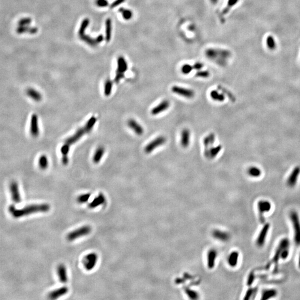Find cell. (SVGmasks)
Masks as SVG:
<instances>
[{
    "instance_id": "cell-1",
    "label": "cell",
    "mask_w": 300,
    "mask_h": 300,
    "mask_svg": "<svg viewBox=\"0 0 300 300\" xmlns=\"http://www.w3.org/2000/svg\"><path fill=\"white\" fill-rule=\"evenodd\" d=\"M50 209V206L47 203L31 205L21 209L16 208L14 205H11L8 208L10 212L15 218H19L35 213L46 212Z\"/></svg>"
},
{
    "instance_id": "cell-2",
    "label": "cell",
    "mask_w": 300,
    "mask_h": 300,
    "mask_svg": "<svg viewBox=\"0 0 300 300\" xmlns=\"http://www.w3.org/2000/svg\"><path fill=\"white\" fill-rule=\"evenodd\" d=\"M205 55L211 60H216L219 58V64L224 65L225 61L231 56V53L228 50L208 49L205 51Z\"/></svg>"
},
{
    "instance_id": "cell-3",
    "label": "cell",
    "mask_w": 300,
    "mask_h": 300,
    "mask_svg": "<svg viewBox=\"0 0 300 300\" xmlns=\"http://www.w3.org/2000/svg\"><path fill=\"white\" fill-rule=\"evenodd\" d=\"M290 217L294 228V242L297 246H300V220L299 215L296 211H292L290 212Z\"/></svg>"
},
{
    "instance_id": "cell-4",
    "label": "cell",
    "mask_w": 300,
    "mask_h": 300,
    "mask_svg": "<svg viewBox=\"0 0 300 300\" xmlns=\"http://www.w3.org/2000/svg\"><path fill=\"white\" fill-rule=\"evenodd\" d=\"M289 246H290V242H289V240H288V238H285L283 239H282L281 241H280L279 245L277 249V250L275 252V255L273 257L272 261L271 262L268 263L266 266L265 267V269H269V267H271V265L272 263H274L275 265V266H276V269H277V264L278 262V261H279V259L280 258V255H281V252L282 250H283V249H286V248H289Z\"/></svg>"
},
{
    "instance_id": "cell-5",
    "label": "cell",
    "mask_w": 300,
    "mask_h": 300,
    "mask_svg": "<svg viewBox=\"0 0 300 300\" xmlns=\"http://www.w3.org/2000/svg\"><path fill=\"white\" fill-rule=\"evenodd\" d=\"M91 231L92 228L90 226H83L73 231L69 232L67 235V240L69 241H74L79 238L89 235Z\"/></svg>"
},
{
    "instance_id": "cell-6",
    "label": "cell",
    "mask_w": 300,
    "mask_h": 300,
    "mask_svg": "<svg viewBox=\"0 0 300 300\" xmlns=\"http://www.w3.org/2000/svg\"><path fill=\"white\" fill-rule=\"evenodd\" d=\"M166 138L163 136H160L153 140L149 144H147L144 148V151L147 153H150L156 148L162 146L166 143Z\"/></svg>"
},
{
    "instance_id": "cell-7",
    "label": "cell",
    "mask_w": 300,
    "mask_h": 300,
    "mask_svg": "<svg viewBox=\"0 0 300 300\" xmlns=\"http://www.w3.org/2000/svg\"><path fill=\"white\" fill-rule=\"evenodd\" d=\"M257 207L260 221L262 224H264L265 222V219L263 216V214L264 213L268 212L271 210L272 207L271 204L268 201L261 200L258 202Z\"/></svg>"
},
{
    "instance_id": "cell-8",
    "label": "cell",
    "mask_w": 300,
    "mask_h": 300,
    "mask_svg": "<svg viewBox=\"0 0 300 300\" xmlns=\"http://www.w3.org/2000/svg\"><path fill=\"white\" fill-rule=\"evenodd\" d=\"M98 256L94 252L90 253L86 255L83 258V265L85 269L88 271H91L94 269L97 262Z\"/></svg>"
},
{
    "instance_id": "cell-9",
    "label": "cell",
    "mask_w": 300,
    "mask_h": 300,
    "mask_svg": "<svg viewBox=\"0 0 300 300\" xmlns=\"http://www.w3.org/2000/svg\"><path fill=\"white\" fill-rule=\"evenodd\" d=\"M171 90L173 93L187 99H192L194 96V92L191 89L182 88L178 86H174Z\"/></svg>"
},
{
    "instance_id": "cell-10",
    "label": "cell",
    "mask_w": 300,
    "mask_h": 300,
    "mask_svg": "<svg viewBox=\"0 0 300 300\" xmlns=\"http://www.w3.org/2000/svg\"><path fill=\"white\" fill-rule=\"evenodd\" d=\"M127 69V65L123 58H119L118 61V69L115 79L116 82L118 83L121 79L124 77V73Z\"/></svg>"
},
{
    "instance_id": "cell-11",
    "label": "cell",
    "mask_w": 300,
    "mask_h": 300,
    "mask_svg": "<svg viewBox=\"0 0 300 300\" xmlns=\"http://www.w3.org/2000/svg\"><path fill=\"white\" fill-rule=\"evenodd\" d=\"M300 174V167L296 166L292 171L291 173L288 177L287 185L290 188H294L296 185L299 176Z\"/></svg>"
},
{
    "instance_id": "cell-12",
    "label": "cell",
    "mask_w": 300,
    "mask_h": 300,
    "mask_svg": "<svg viewBox=\"0 0 300 300\" xmlns=\"http://www.w3.org/2000/svg\"><path fill=\"white\" fill-rule=\"evenodd\" d=\"M10 192L12 200L16 203H19L21 202V197L19 191V185L17 182L12 181L10 186Z\"/></svg>"
},
{
    "instance_id": "cell-13",
    "label": "cell",
    "mask_w": 300,
    "mask_h": 300,
    "mask_svg": "<svg viewBox=\"0 0 300 300\" xmlns=\"http://www.w3.org/2000/svg\"><path fill=\"white\" fill-rule=\"evenodd\" d=\"M269 227H270V225L268 223L265 224L263 226L261 231H260L258 236V238H257V245L258 247H262L265 243V241L266 239V237H267Z\"/></svg>"
},
{
    "instance_id": "cell-14",
    "label": "cell",
    "mask_w": 300,
    "mask_h": 300,
    "mask_svg": "<svg viewBox=\"0 0 300 300\" xmlns=\"http://www.w3.org/2000/svg\"><path fill=\"white\" fill-rule=\"evenodd\" d=\"M85 133H86V132L84 130V128H80L76 131L74 135L67 138L65 141V143L68 144L69 146L75 144L82 138Z\"/></svg>"
},
{
    "instance_id": "cell-15",
    "label": "cell",
    "mask_w": 300,
    "mask_h": 300,
    "mask_svg": "<svg viewBox=\"0 0 300 300\" xmlns=\"http://www.w3.org/2000/svg\"><path fill=\"white\" fill-rule=\"evenodd\" d=\"M30 132L33 138H37L40 133L39 126H38V119L36 114H33L31 119V125H30Z\"/></svg>"
},
{
    "instance_id": "cell-16",
    "label": "cell",
    "mask_w": 300,
    "mask_h": 300,
    "mask_svg": "<svg viewBox=\"0 0 300 300\" xmlns=\"http://www.w3.org/2000/svg\"><path fill=\"white\" fill-rule=\"evenodd\" d=\"M170 106V103L168 100H163L161 102L156 106L153 108L151 110L152 115H157L161 112L167 110Z\"/></svg>"
},
{
    "instance_id": "cell-17",
    "label": "cell",
    "mask_w": 300,
    "mask_h": 300,
    "mask_svg": "<svg viewBox=\"0 0 300 300\" xmlns=\"http://www.w3.org/2000/svg\"><path fill=\"white\" fill-rule=\"evenodd\" d=\"M127 125L138 135H142L144 133V130L142 126L138 124L136 120L133 119L128 120Z\"/></svg>"
},
{
    "instance_id": "cell-18",
    "label": "cell",
    "mask_w": 300,
    "mask_h": 300,
    "mask_svg": "<svg viewBox=\"0 0 300 300\" xmlns=\"http://www.w3.org/2000/svg\"><path fill=\"white\" fill-rule=\"evenodd\" d=\"M68 292H69L68 288H67L66 286H63L62 288H57L56 290H55L51 292L49 294V297L50 299H52V300L57 299L60 297L63 296V295L67 294Z\"/></svg>"
},
{
    "instance_id": "cell-19",
    "label": "cell",
    "mask_w": 300,
    "mask_h": 300,
    "mask_svg": "<svg viewBox=\"0 0 300 300\" xmlns=\"http://www.w3.org/2000/svg\"><path fill=\"white\" fill-rule=\"evenodd\" d=\"M106 202V197L104 194L102 193H100L94 199V200L88 204V207L91 209H94L96 207H97L100 205H102L105 204Z\"/></svg>"
},
{
    "instance_id": "cell-20",
    "label": "cell",
    "mask_w": 300,
    "mask_h": 300,
    "mask_svg": "<svg viewBox=\"0 0 300 300\" xmlns=\"http://www.w3.org/2000/svg\"><path fill=\"white\" fill-rule=\"evenodd\" d=\"M67 269L65 265H60L57 268V274L60 281L63 283H66L68 281Z\"/></svg>"
},
{
    "instance_id": "cell-21",
    "label": "cell",
    "mask_w": 300,
    "mask_h": 300,
    "mask_svg": "<svg viewBox=\"0 0 300 300\" xmlns=\"http://www.w3.org/2000/svg\"><path fill=\"white\" fill-rule=\"evenodd\" d=\"M190 137L191 133L188 129L185 128L182 131L181 144L183 147L186 148L189 146L190 143Z\"/></svg>"
},
{
    "instance_id": "cell-22",
    "label": "cell",
    "mask_w": 300,
    "mask_h": 300,
    "mask_svg": "<svg viewBox=\"0 0 300 300\" xmlns=\"http://www.w3.org/2000/svg\"><path fill=\"white\" fill-rule=\"evenodd\" d=\"M26 94L28 97H30L32 100L36 102L41 101L42 98V94L41 93L36 90L32 88H28L26 91Z\"/></svg>"
},
{
    "instance_id": "cell-23",
    "label": "cell",
    "mask_w": 300,
    "mask_h": 300,
    "mask_svg": "<svg viewBox=\"0 0 300 300\" xmlns=\"http://www.w3.org/2000/svg\"><path fill=\"white\" fill-rule=\"evenodd\" d=\"M105 152V149L102 146H99L96 149L93 156V161L94 163L97 164L100 162Z\"/></svg>"
},
{
    "instance_id": "cell-24",
    "label": "cell",
    "mask_w": 300,
    "mask_h": 300,
    "mask_svg": "<svg viewBox=\"0 0 300 300\" xmlns=\"http://www.w3.org/2000/svg\"><path fill=\"white\" fill-rule=\"evenodd\" d=\"M277 294V292L275 289H268L263 291L261 300H267L274 297Z\"/></svg>"
},
{
    "instance_id": "cell-25",
    "label": "cell",
    "mask_w": 300,
    "mask_h": 300,
    "mask_svg": "<svg viewBox=\"0 0 300 300\" xmlns=\"http://www.w3.org/2000/svg\"><path fill=\"white\" fill-rule=\"evenodd\" d=\"M97 122V118L94 116H92L90 119H89L86 122V125L84 127V130L86 132V133H90L91 131V130L93 129L94 126L96 124Z\"/></svg>"
},
{
    "instance_id": "cell-26",
    "label": "cell",
    "mask_w": 300,
    "mask_h": 300,
    "mask_svg": "<svg viewBox=\"0 0 300 300\" xmlns=\"http://www.w3.org/2000/svg\"><path fill=\"white\" fill-rule=\"evenodd\" d=\"M216 258V252L214 250L210 251L208 254V267L212 269L215 265V260Z\"/></svg>"
},
{
    "instance_id": "cell-27",
    "label": "cell",
    "mask_w": 300,
    "mask_h": 300,
    "mask_svg": "<svg viewBox=\"0 0 300 300\" xmlns=\"http://www.w3.org/2000/svg\"><path fill=\"white\" fill-rule=\"evenodd\" d=\"M239 253L237 251L232 252L228 257V263L231 267H235L238 264Z\"/></svg>"
},
{
    "instance_id": "cell-28",
    "label": "cell",
    "mask_w": 300,
    "mask_h": 300,
    "mask_svg": "<svg viewBox=\"0 0 300 300\" xmlns=\"http://www.w3.org/2000/svg\"><path fill=\"white\" fill-rule=\"evenodd\" d=\"M210 96L212 100L219 102H223L225 99V94L219 93L217 90H212L210 92Z\"/></svg>"
},
{
    "instance_id": "cell-29",
    "label": "cell",
    "mask_w": 300,
    "mask_h": 300,
    "mask_svg": "<svg viewBox=\"0 0 300 300\" xmlns=\"http://www.w3.org/2000/svg\"><path fill=\"white\" fill-rule=\"evenodd\" d=\"M239 0H228L227 5L222 11V13L224 15H227L230 12L232 8L235 6L238 3Z\"/></svg>"
},
{
    "instance_id": "cell-30",
    "label": "cell",
    "mask_w": 300,
    "mask_h": 300,
    "mask_svg": "<svg viewBox=\"0 0 300 300\" xmlns=\"http://www.w3.org/2000/svg\"><path fill=\"white\" fill-rule=\"evenodd\" d=\"M248 174L252 177H258L261 175V170L255 166H251L247 170Z\"/></svg>"
},
{
    "instance_id": "cell-31",
    "label": "cell",
    "mask_w": 300,
    "mask_h": 300,
    "mask_svg": "<svg viewBox=\"0 0 300 300\" xmlns=\"http://www.w3.org/2000/svg\"><path fill=\"white\" fill-rule=\"evenodd\" d=\"M38 165L40 169H47L49 166V160L47 157L44 155L41 156L38 160Z\"/></svg>"
},
{
    "instance_id": "cell-32",
    "label": "cell",
    "mask_w": 300,
    "mask_h": 300,
    "mask_svg": "<svg viewBox=\"0 0 300 300\" xmlns=\"http://www.w3.org/2000/svg\"><path fill=\"white\" fill-rule=\"evenodd\" d=\"M113 83L110 80H107L105 82V85H104V94L106 96H109L112 90Z\"/></svg>"
},
{
    "instance_id": "cell-33",
    "label": "cell",
    "mask_w": 300,
    "mask_h": 300,
    "mask_svg": "<svg viewBox=\"0 0 300 300\" xmlns=\"http://www.w3.org/2000/svg\"><path fill=\"white\" fill-rule=\"evenodd\" d=\"M203 144L205 146V156L207 158L210 157V149L211 147V144L208 136H206L203 140Z\"/></svg>"
},
{
    "instance_id": "cell-34",
    "label": "cell",
    "mask_w": 300,
    "mask_h": 300,
    "mask_svg": "<svg viewBox=\"0 0 300 300\" xmlns=\"http://www.w3.org/2000/svg\"><path fill=\"white\" fill-rule=\"evenodd\" d=\"M222 149V146L221 145H218L216 147L212 146L210 149V158H214L215 157L217 156L219 152Z\"/></svg>"
},
{
    "instance_id": "cell-35",
    "label": "cell",
    "mask_w": 300,
    "mask_h": 300,
    "mask_svg": "<svg viewBox=\"0 0 300 300\" xmlns=\"http://www.w3.org/2000/svg\"><path fill=\"white\" fill-rule=\"evenodd\" d=\"M266 44L268 49L270 50H274L276 48V44L275 39L272 36H269L267 38Z\"/></svg>"
},
{
    "instance_id": "cell-36",
    "label": "cell",
    "mask_w": 300,
    "mask_h": 300,
    "mask_svg": "<svg viewBox=\"0 0 300 300\" xmlns=\"http://www.w3.org/2000/svg\"><path fill=\"white\" fill-rule=\"evenodd\" d=\"M90 197H91V194H90V193L81 194L80 196H79L77 197V201L79 203H85L87 202L89 200Z\"/></svg>"
},
{
    "instance_id": "cell-37",
    "label": "cell",
    "mask_w": 300,
    "mask_h": 300,
    "mask_svg": "<svg viewBox=\"0 0 300 300\" xmlns=\"http://www.w3.org/2000/svg\"><path fill=\"white\" fill-rule=\"evenodd\" d=\"M193 69L192 66L189 65V64H185L182 66L181 71L184 75H188L189 74Z\"/></svg>"
},
{
    "instance_id": "cell-38",
    "label": "cell",
    "mask_w": 300,
    "mask_h": 300,
    "mask_svg": "<svg viewBox=\"0 0 300 300\" xmlns=\"http://www.w3.org/2000/svg\"><path fill=\"white\" fill-rule=\"evenodd\" d=\"M195 76L197 77H201V78H208L210 76V73L208 71H201V70H199V71H198L196 72Z\"/></svg>"
},
{
    "instance_id": "cell-39",
    "label": "cell",
    "mask_w": 300,
    "mask_h": 300,
    "mask_svg": "<svg viewBox=\"0 0 300 300\" xmlns=\"http://www.w3.org/2000/svg\"><path fill=\"white\" fill-rule=\"evenodd\" d=\"M70 146L68 144H65L63 145L61 148V152L63 154V156H67L69 151Z\"/></svg>"
},
{
    "instance_id": "cell-40",
    "label": "cell",
    "mask_w": 300,
    "mask_h": 300,
    "mask_svg": "<svg viewBox=\"0 0 300 300\" xmlns=\"http://www.w3.org/2000/svg\"><path fill=\"white\" fill-rule=\"evenodd\" d=\"M255 289H253V288H249L246 293L245 294V296H244V300H248L250 299V298L252 296H254L255 295Z\"/></svg>"
},
{
    "instance_id": "cell-41",
    "label": "cell",
    "mask_w": 300,
    "mask_h": 300,
    "mask_svg": "<svg viewBox=\"0 0 300 300\" xmlns=\"http://www.w3.org/2000/svg\"><path fill=\"white\" fill-rule=\"evenodd\" d=\"M186 292L188 294V297L191 299H197L198 298V294L194 291L190 289H186Z\"/></svg>"
},
{
    "instance_id": "cell-42",
    "label": "cell",
    "mask_w": 300,
    "mask_h": 300,
    "mask_svg": "<svg viewBox=\"0 0 300 300\" xmlns=\"http://www.w3.org/2000/svg\"><path fill=\"white\" fill-rule=\"evenodd\" d=\"M111 25L110 19H107L106 22V39L107 41L110 40L111 37Z\"/></svg>"
},
{
    "instance_id": "cell-43",
    "label": "cell",
    "mask_w": 300,
    "mask_h": 300,
    "mask_svg": "<svg viewBox=\"0 0 300 300\" xmlns=\"http://www.w3.org/2000/svg\"><path fill=\"white\" fill-rule=\"evenodd\" d=\"M120 11H122L121 12H122V14H123V17L126 19H131L132 16V13L131 11L130 10H124V9H121Z\"/></svg>"
},
{
    "instance_id": "cell-44",
    "label": "cell",
    "mask_w": 300,
    "mask_h": 300,
    "mask_svg": "<svg viewBox=\"0 0 300 300\" xmlns=\"http://www.w3.org/2000/svg\"><path fill=\"white\" fill-rule=\"evenodd\" d=\"M219 88V90H221V91H222L224 94H226V95H227V96L230 98V99L231 100V101H232V102H235V97L232 95V94L231 93H230L229 91H228L227 90H226L225 88H222L221 86H219V88Z\"/></svg>"
},
{
    "instance_id": "cell-45",
    "label": "cell",
    "mask_w": 300,
    "mask_h": 300,
    "mask_svg": "<svg viewBox=\"0 0 300 300\" xmlns=\"http://www.w3.org/2000/svg\"><path fill=\"white\" fill-rule=\"evenodd\" d=\"M255 277H256V276L255 275L254 272H251L250 275L249 276V277H248V279H247V285L249 286H251L252 285Z\"/></svg>"
},
{
    "instance_id": "cell-46",
    "label": "cell",
    "mask_w": 300,
    "mask_h": 300,
    "mask_svg": "<svg viewBox=\"0 0 300 300\" xmlns=\"http://www.w3.org/2000/svg\"><path fill=\"white\" fill-rule=\"evenodd\" d=\"M288 255H289V248L283 249L281 251L280 258L283 260H285L288 258Z\"/></svg>"
},
{
    "instance_id": "cell-47",
    "label": "cell",
    "mask_w": 300,
    "mask_h": 300,
    "mask_svg": "<svg viewBox=\"0 0 300 300\" xmlns=\"http://www.w3.org/2000/svg\"><path fill=\"white\" fill-rule=\"evenodd\" d=\"M215 237L216 236L217 238H218L219 239H222V240H225L226 238H228L227 236V235L225 233H222L221 232H215Z\"/></svg>"
},
{
    "instance_id": "cell-48",
    "label": "cell",
    "mask_w": 300,
    "mask_h": 300,
    "mask_svg": "<svg viewBox=\"0 0 300 300\" xmlns=\"http://www.w3.org/2000/svg\"><path fill=\"white\" fill-rule=\"evenodd\" d=\"M192 67H193L194 69L199 71L201 69H202L203 67V64L202 63H199V62L195 63L192 66Z\"/></svg>"
},
{
    "instance_id": "cell-49",
    "label": "cell",
    "mask_w": 300,
    "mask_h": 300,
    "mask_svg": "<svg viewBox=\"0 0 300 300\" xmlns=\"http://www.w3.org/2000/svg\"><path fill=\"white\" fill-rule=\"evenodd\" d=\"M208 138H209V140H210V144H211V147L213 146V144H214L215 141V135L214 133H210L208 135Z\"/></svg>"
},
{
    "instance_id": "cell-50",
    "label": "cell",
    "mask_w": 300,
    "mask_h": 300,
    "mask_svg": "<svg viewBox=\"0 0 300 300\" xmlns=\"http://www.w3.org/2000/svg\"><path fill=\"white\" fill-rule=\"evenodd\" d=\"M97 5L100 6H105L107 5V2L106 0H97Z\"/></svg>"
},
{
    "instance_id": "cell-51",
    "label": "cell",
    "mask_w": 300,
    "mask_h": 300,
    "mask_svg": "<svg viewBox=\"0 0 300 300\" xmlns=\"http://www.w3.org/2000/svg\"><path fill=\"white\" fill-rule=\"evenodd\" d=\"M69 159L67 156H63L62 162L64 165H67L69 163Z\"/></svg>"
},
{
    "instance_id": "cell-52",
    "label": "cell",
    "mask_w": 300,
    "mask_h": 300,
    "mask_svg": "<svg viewBox=\"0 0 300 300\" xmlns=\"http://www.w3.org/2000/svg\"><path fill=\"white\" fill-rule=\"evenodd\" d=\"M124 1V0H117V1H116L112 5V7H114L119 5L121 3L123 2Z\"/></svg>"
},
{
    "instance_id": "cell-53",
    "label": "cell",
    "mask_w": 300,
    "mask_h": 300,
    "mask_svg": "<svg viewBox=\"0 0 300 300\" xmlns=\"http://www.w3.org/2000/svg\"><path fill=\"white\" fill-rule=\"evenodd\" d=\"M210 1L211 3L213 4V5H216L218 2L219 0H210Z\"/></svg>"
},
{
    "instance_id": "cell-54",
    "label": "cell",
    "mask_w": 300,
    "mask_h": 300,
    "mask_svg": "<svg viewBox=\"0 0 300 300\" xmlns=\"http://www.w3.org/2000/svg\"><path fill=\"white\" fill-rule=\"evenodd\" d=\"M299 267L300 269V256H299Z\"/></svg>"
}]
</instances>
